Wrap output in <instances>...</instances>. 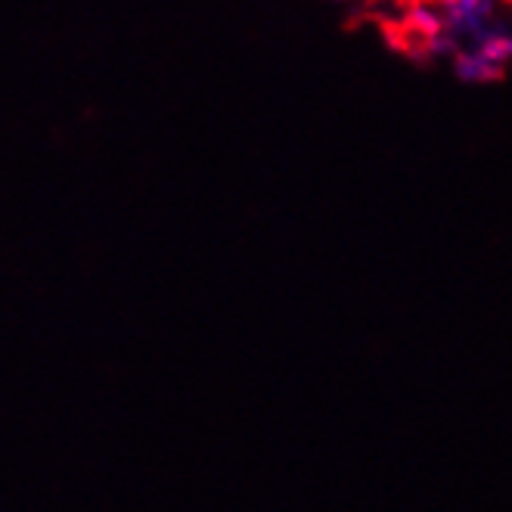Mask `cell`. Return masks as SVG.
<instances>
[{"label":"cell","instance_id":"7a4b0ae2","mask_svg":"<svg viewBox=\"0 0 512 512\" xmlns=\"http://www.w3.org/2000/svg\"><path fill=\"white\" fill-rule=\"evenodd\" d=\"M401 32L407 38V47L413 53H429V56H447V35H444V19L435 0H410L401 13Z\"/></svg>","mask_w":512,"mask_h":512},{"label":"cell","instance_id":"6da1fadb","mask_svg":"<svg viewBox=\"0 0 512 512\" xmlns=\"http://www.w3.org/2000/svg\"><path fill=\"white\" fill-rule=\"evenodd\" d=\"M435 4L444 19L447 59L457 50H469L481 44L512 22L506 0H435Z\"/></svg>","mask_w":512,"mask_h":512}]
</instances>
